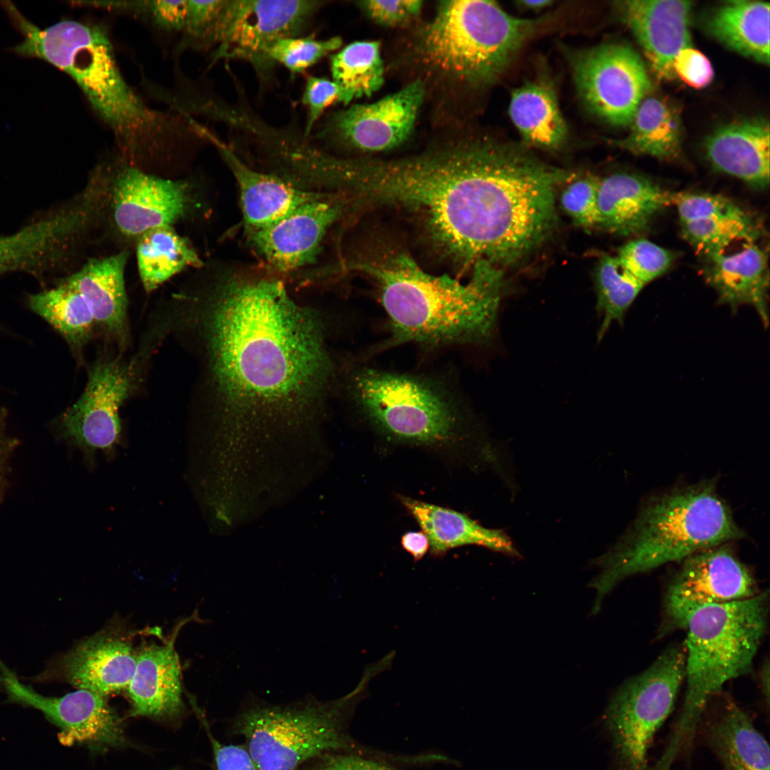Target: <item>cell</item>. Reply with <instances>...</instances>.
Wrapping results in <instances>:
<instances>
[{"instance_id":"cell-31","label":"cell","mask_w":770,"mask_h":770,"mask_svg":"<svg viewBox=\"0 0 770 770\" xmlns=\"http://www.w3.org/2000/svg\"><path fill=\"white\" fill-rule=\"evenodd\" d=\"M709 34L729 49L768 65L769 4L734 0L722 2L705 21Z\"/></svg>"},{"instance_id":"cell-27","label":"cell","mask_w":770,"mask_h":770,"mask_svg":"<svg viewBox=\"0 0 770 770\" xmlns=\"http://www.w3.org/2000/svg\"><path fill=\"white\" fill-rule=\"evenodd\" d=\"M705 279L716 292L718 302L736 310L752 307L764 327L769 325V271L767 255L756 242H742L735 251L728 250L706 258Z\"/></svg>"},{"instance_id":"cell-44","label":"cell","mask_w":770,"mask_h":770,"mask_svg":"<svg viewBox=\"0 0 770 770\" xmlns=\"http://www.w3.org/2000/svg\"><path fill=\"white\" fill-rule=\"evenodd\" d=\"M673 68L676 76L695 88L706 87L714 78V70L709 59L692 46L679 51L674 61Z\"/></svg>"},{"instance_id":"cell-4","label":"cell","mask_w":770,"mask_h":770,"mask_svg":"<svg viewBox=\"0 0 770 770\" xmlns=\"http://www.w3.org/2000/svg\"><path fill=\"white\" fill-rule=\"evenodd\" d=\"M717 482L710 478L676 486L643 503L617 543L594 562L600 573L589 584L596 593L593 615L625 579L746 536Z\"/></svg>"},{"instance_id":"cell-43","label":"cell","mask_w":770,"mask_h":770,"mask_svg":"<svg viewBox=\"0 0 770 770\" xmlns=\"http://www.w3.org/2000/svg\"><path fill=\"white\" fill-rule=\"evenodd\" d=\"M225 0L188 1L184 31L201 42L212 43Z\"/></svg>"},{"instance_id":"cell-16","label":"cell","mask_w":770,"mask_h":770,"mask_svg":"<svg viewBox=\"0 0 770 770\" xmlns=\"http://www.w3.org/2000/svg\"><path fill=\"white\" fill-rule=\"evenodd\" d=\"M0 686L10 702L38 709L59 727L64 744L106 747L125 742L120 719L101 694L78 689L61 697L43 696L23 684L1 660Z\"/></svg>"},{"instance_id":"cell-3","label":"cell","mask_w":770,"mask_h":770,"mask_svg":"<svg viewBox=\"0 0 770 770\" xmlns=\"http://www.w3.org/2000/svg\"><path fill=\"white\" fill-rule=\"evenodd\" d=\"M344 267L376 282L389 319L391 345L478 344L494 333L503 274L488 262L476 263L466 282L446 274H430L402 252L354 261Z\"/></svg>"},{"instance_id":"cell-51","label":"cell","mask_w":770,"mask_h":770,"mask_svg":"<svg viewBox=\"0 0 770 770\" xmlns=\"http://www.w3.org/2000/svg\"><path fill=\"white\" fill-rule=\"evenodd\" d=\"M551 4H553V1L550 0H523L518 1L520 7L530 10L542 9L549 6Z\"/></svg>"},{"instance_id":"cell-33","label":"cell","mask_w":770,"mask_h":770,"mask_svg":"<svg viewBox=\"0 0 770 770\" xmlns=\"http://www.w3.org/2000/svg\"><path fill=\"white\" fill-rule=\"evenodd\" d=\"M135 242L138 274L147 293L154 292L185 269L202 265L189 240L173 227L150 230Z\"/></svg>"},{"instance_id":"cell-45","label":"cell","mask_w":770,"mask_h":770,"mask_svg":"<svg viewBox=\"0 0 770 770\" xmlns=\"http://www.w3.org/2000/svg\"><path fill=\"white\" fill-rule=\"evenodd\" d=\"M123 7H134L148 11L155 23L170 30H184L188 1H150L124 2Z\"/></svg>"},{"instance_id":"cell-17","label":"cell","mask_w":770,"mask_h":770,"mask_svg":"<svg viewBox=\"0 0 770 770\" xmlns=\"http://www.w3.org/2000/svg\"><path fill=\"white\" fill-rule=\"evenodd\" d=\"M425 95L421 80L370 104L332 115L319 136L366 151L398 146L411 134Z\"/></svg>"},{"instance_id":"cell-46","label":"cell","mask_w":770,"mask_h":770,"mask_svg":"<svg viewBox=\"0 0 770 770\" xmlns=\"http://www.w3.org/2000/svg\"><path fill=\"white\" fill-rule=\"evenodd\" d=\"M217 770H260L247 749L220 743L209 734Z\"/></svg>"},{"instance_id":"cell-9","label":"cell","mask_w":770,"mask_h":770,"mask_svg":"<svg viewBox=\"0 0 770 770\" xmlns=\"http://www.w3.org/2000/svg\"><path fill=\"white\" fill-rule=\"evenodd\" d=\"M351 392L364 415L397 439L432 444L452 439L458 431L460 404L426 377L364 367L354 374Z\"/></svg>"},{"instance_id":"cell-15","label":"cell","mask_w":770,"mask_h":770,"mask_svg":"<svg viewBox=\"0 0 770 770\" xmlns=\"http://www.w3.org/2000/svg\"><path fill=\"white\" fill-rule=\"evenodd\" d=\"M760 592L749 568L730 543L691 555L668 583L664 602L666 627L684 628L692 613L700 607L739 601Z\"/></svg>"},{"instance_id":"cell-2","label":"cell","mask_w":770,"mask_h":770,"mask_svg":"<svg viewBox=\"0 0 770 770\" xmlns=\"http://www.w3.org/2000/svg\"><path fill=\"white\" fill-rule=\"evenodd\" d=\"M575 176L520 147L467 141L426 163L414 197L429 236L445 255L500 268L530 257L552 237L555 188Z\"/></svg>"},{"instance_id":"cell-24","label":"cell","mask_w":770,"mask_h":770,"mask_svg":"<svg viewBox=\"0 0 770 770\" xmlns=\"http://www.w3.org/2000/svg\"><path fill=\"white\" fill-rule=\"evenodd\" d=\"M198 130L215 145L236 180L247 232L274 223L317 195L284 178L253 169L205 128Z\"/></svg>"},{"instance_id":"cell-10","label":"cell","mask_w":770,"mask_h":770,"mask_svg":"<svg viewBox=\"0 0 770 770\" xmlns=\"http://www.w3.org/2000/svg\"><path fill=\"white\" fill-rule=\"evenodd\" d=\"M684 679V645L672 646L612 695L605 720L622 770H648L649 749Z\"/></svg>"},{"instance_id":"cell-34","label":"cell","mask_w":770,"mask_h":770,"mask_svg":"<svg viewBox=\"0 0 770 770\" xmlns=\"http://www.w3.org/2000/svg\"><path fill=\"white\" fill-rule=\"evenodd\" d=\"M31 309L66 340L76 359L97 332L93 314L81 294L62 281L57 287L29 297Z\"/></svg>"},{"instance_id":"cell-7","label":"cell","mask_w":770,"mask_h":770,"mask_svg":"<svg viewBox=\"0 0 770 770\" xmlns=\"http://www.w3.org/2000/svg\"><path fill=\"white\" fill-rule=\"evenodd\" d=\"M540 24L513 16L494 1H441L418 36L416 53L449 81L483 86L503 71Z\"/></svg>"},{"instance_id":"cell-22","label":"cell","mask_w":770,"mask_h":770,"mask_svg":"<svg viewBox=\"0 0 770 770\" xmlns=\"http://www.w3.org/2000/svg\"><path fill=\"white\" fill-rule=\"evenodd\" d=\"M126 250L89 260L63 282L78 291L88 304L96 330L124 354L130 342L125 269Z\"/></svg>"},{"instance_id":"cell-13","label":"cell","mask_w":770,"mask_h":770,"mask_svg":"<svg viewBox=\"0 0 770 770\" xmlns=\"http://www.w3.org/2000/svg\"><path fill=\"white\" fill-rule=\"evenodd\" d=\"M325 4L308 0H225L212 43L216 57L248 61L263 72L272 65L271 47L282 38L298 36Z\"/></svg>"},{"instance_id":"cell-37","label":"cell","mask_w":770,"mask_h":770,"mask_svg":"<svg viewBox=\"0 0 770 770\" xmlns=\"http://www.w3.org/2000/svg\"><path fill=\"white\" fill-rule=\"evenodd\" d=\"M596 309L601 318L598 338L613 322L622 324L626 312L645 285L619 264L615 256L603 255L594 273Z\"/></svg>"},{"instance_id":"cell-40","label":"cell","mask_w":770,"mask_h":770,"mask_svg":"<svg viewBox=\"0 0 770 770\" xmlns=\"http://www.w3.org/2000/svg\"><path fill=\"white\" fill-rule=\"evenodd\" d=\"M600 180L593 175H576L562 192L561 207L575 226L587 230L597 228Z\"/></svg>"},{"instance_id":"cell-5","label":"cell","mask_w":770,"mask_h":770,"mask_svg":"<svg viewBox=\"0 0 770 770\" xmlns=\"http://www.w3.org/2000/svg\"><path fill=\"white\" fill-rule=\"evenodd\" d=\"M5 10L24 37L14 51L23 56L43 59L68 74L125 151L134 156L162 133L160 118L126 83L102 29L71 20L40 29L12 4Z\"/></svg>"},{"instance_id":"cell-20","label":"cell","mask_w":770,"mask_h":770,"mask_svg":"<svg viewBox=\"0 0 770 770\" xmlns=\"http://www.w3.org/2000/svg\"><path fill=\"white\" fill-rule=\"evenodd\" d=\"M622 22L630 29L659 80L676 76L673 63L682 49L691 47L692 2L674 0H627L615 3Z\"/></svg>"},{"instance_id":"cell-29","label":"cell","mask_w":770,"mask_h":770,"mask_svg":"<svg viewBox=\"0 0 770 770\" xmlns=\"http://www.w3.org/2000/svg\"><path fill=\"white\" fill-rule=\"evenodd\" d=\"M401 502L427 536L434 555L466 545L483 546L513 557L520 555L503 530L485 528L463 513L416 499L402 497Z\"/></svg>"},{"instance_id":"cell-26","label":"cell","mask_w":770,"mask_h":770,"mask_svg":"<svg viewBox=\"0 0 770 770\" xmlns=\"http://www.w3.org/2000/svg\"><path fill=\"white\" fill-rule=\"evenodd\" d=\"M674 195L635 173H615L600 178L597 228L621 236L641 232L657 213L673 205Z\"/></svg>"},{"instance_id":"cell-41","label":"cell","mask_w":770,"mask_h":770,"mask_svg":"<svg viewBox=\"0 0 770 770\" xmlns=\"http://www.w3.org/2000/svg\"><path fill=\"white\" fill-rule=\"evenodd\" d=\"M336 101L341 102V90L332 80L309 76L307 78L302 102L307 107L304 134L307 135L324 110Z\"/></svg>"},{"instance_id":"cell-32","label":"cell","mask_w":770,"mask_h":770,"mask_svg":"<svg viewBox=\"0 0 770 770\" xmlns=\"http://www.w3.org/2000/svg\"><path fill=\"white\" fill-rule=\"evenodd\" d=\"M628 134L612 141L615 146L635 155L659 160H672L681 150L682 126L679 113L666 100L645 98L630 124Z\"/></svg>"},{"instance_id":"cell-47","label":"cell","mask_w":770,"mask_h":770,"mask_svg":"<svg viewBox=\"0 0 770 770\" xmlns=\"http://www.w3.org/2000/svg\"><path fill=\"white\" fill-rule=\"evenodd\" d=\"M310 770H390L374 761L351 755L327 754Z\"/></svg>"},{"instance_id":"cell-30","label":"cell","mask_w":770,"mask_h":770,"mask_svg":"<svg viewBox=\"0 0 770 770\" xmlns=\"http://www.w3.org/2000/svg\"><path fill=\"white\" fill-rule=\"evenodd\" d=\"M509 115L523 143L543 150L560 148L568 138V128L552 83L535 79L515 88Z\"/></svg>"},{"instance_id":"cell-50","label":"cell","mask_w":770,"mask_h":770,"mask_svg":"<svg viewBox=\"0 0 770 770\" xmlns=\"http://www.w3.org/2000/svg\"><path fill=\"white\" fill-rule=\"evenodd\" d=\"M769 662L765 661L759 671V685L767 707L769 704Z\"/></svg>"},{"instance_id":"cell-36","label":"cell","mask_w":770,"mask_h":770,"mask_svg":"<svg viewBox=\"0 0 770 770\" xmlns=\"http://www.w3.org/2000/svg\"><path fill=\"white\" fill-rule=\"evenodd\" d=\"M334 81L341 90V102L346 104L378 91L384 81V68L377 41H356L331 58Z\"/></svg>"},{"instance_id":"cell-8","label":"cell","mask_w":770,"mask_h":770,"mask_svg":"<svg viewBox=\"0 0 770 770\" xmlns=\"http://www.w3.org/2000/svg\"><path fill=\"white\" fill-rule=\"evenodd\" d=\"M379 673L369 664L355 689L336 701L257 706L245 712L237 730L259 769L295 770L311 759L346 747L342 716Z\"/></svg>"},{"instance_id":"cell-42","label":"cell","mask_w":770,"mask_h":770,"mask_svg":"<svg viewBox=\"0 0 770 770\" xmlns=\"http://www.w3.org/2000/svg\"><path fill=\"white\" fill-rule=\"evenodd\" d=\"M422 4L420 0H369L359 3L371 20L386 26H399L411 22L420 14Z\"/></svg>"},{"instance_id":"cell-25","label":"cell","mask_w":770,"mask_h":770,"mask_svg":"<svg viewBox=\"0 0 770 770\" xmlns=\"http://www.w3.org/2000/svg\"><path fill=\"white\" fill-rule=\"evenodd\" d=\"M185 622L164 644L145 645L136 652L134 672L126 688L133 715L173 717L182 712L181 666L175 642Z\"/></svg>"},{"instance_id":"cell-35","label":"cell","mask_w":770,"mask_h":770,"mask_svg":"<svg viewBox=\"0 0 770 770\" xmlns=\"http://www.w3.org/2000/svg\"><path fill=\"white\" fill-rule=\"evenodd\" d=\"M78 229L77 217L68 210L16 234L0 237V273L38 262Z\"/></svg>"},{"instance_id":"cell-19","label":"cell","mask_w":770,"mask_h":770,"mask_svg":"<svg viewBox=\"0 0 770 770\" xmlns=\"http://www.w3.org/2000/svg\"><path fill=\"white\" fill-rule=\"evenodd\" d=\"M136 652L123 633L103 630L53 659L33 680L63 681L105 697L127 688L134 672Z\"/></svg>"},{"instance_id":"cell-11","label":"cell","mask_w":770,"mask_h":770,"mask_svg":"<svg viewBox=\"0 0 770 770\" xmlns=\"http://www.w3.org/2000/svg\"><path fill=\"white\" fill-rule=\"evenodd\" d=\"M152 349L143 344L135 356L104 354L91 364L80 397L59 419L60 431L68 442L91 459L96 451L111 452L119 443L120 410L140 382L143 362Z\"/></svg>"},{"instance_id":"cell-23","label":"cell","mask_w":770,"mask_h":770,"mask_svg":"<svg viewBox=\"0 0 770 770\" xmlns=\"http://www.w3.org/2000/svg\"><path fill=\"white\" fill-rule=\"evenodd\" d=\"M717 696L703 712L696 732L726 770H769V744L749 714L732 699Z\"/></svg>"},{"instance_id":"cell-6","label":"cell","mask_w":770,"mask_h":770,"mask_svg":"<svg viewBox=\"0 0 770 770\" xmlns=\"http://www.w3.org/2000/svg\"><path fill=\"white\" fill-rule=\"evenodd\" d=\"M768 590L739 601L707 605L684 629L686 694L682 711L658 764L669 769L692 742L709 702L729 681L748 673L767 631Z\"/></svg>"},{"instance_id":"cell-38","label":"cell","mask_w":770,"mask_h":770,"mask_svg":"<svg viewBox=\"0 0 770 770\" xmlns=\"http://www.w3.org/2000/svg\"><path fill=\"white\" fill-rule=\"evenodd\" d=\"M342 45V39L332 37L318 40L312 37H289L277 41L268 52L270 63H279L291 73L305 71Z\"/></svg>"},{"instance_id":"cell-18","label":"cell","mask_w":770,"mask_h":770,"mask_svg":"<svg viewBox=\"0 0 770 770\" xmlns=\"http://www.w3.org/2000/svg\"><path fill=\"white\" fill-rule=\"evenodd\" d=\"M343 210L337 197L317 193L284 217L247 232L257 254L270 267L288 272L312 263Z\"/></svg>"},{"instance_id":"cell-49","label":"cell","mask_w":770,"mask_h":770,"mask_svg":"<svg viewBox=\"0 0 770 770\" xmlns=\"http://www.w3.org/2000/svg\"><path fill=\"white\" fill-rule=\"evenodd\" d=\"M403 548L410 553L415 561L421 560L429 549V541L423 531H410L401 538Z\"/></svg>"},{"instance_id":"cell-14","label":"cell","mask_w":770,"mask_h":770,"mask_svg":"<svg viewBox=\"0 0 770 770\" xmlns=\"http://www.w3.org/2000/svg\"><path fill=\"white\" fill-rule=\"evenodd\" d=\"M571 58L577 91L586 106L610 125H630L651 87L638 53L610 43L578 51Z\"/></svg>"},{"instance_id":"cell-21","label":"cell","mask_w":770,"mask_h":770,"mask_svg":"<svg viewBox=\"0 0 770 770\" xmlns=\"http://www.w3.org/2000/svg\"><path fill=\"white\" fill-rule=\"evenodd\" d=\"M674 206L684 239L705 259L735 242H756L762 234L757 220L721 195L679 192Z\"/></svg>"},{"instance_id":"cell-1","label":"cell","mask_w":770,"mask_h":770,"mask_svg":"<svg viewBox=\"0 0 770 770\" xmlns=\"http://www.w3.org/2000/svg\"><path fill=\"white\" fill-rule=\"evenodd\" d=\"M166 331L199 350L215 405L227 414L304 411L331 375L314 317L274 277L233 274L203 291L181 292L168 308Z\"/></svg>"},{"instance_id":"cell-28","label":"cell","mask_w":770,"mask_h":770,"mask_svg":"<svg viewBox=\"0 0 770 770\" xmlns=\"http://www.w3.org/2000/svg\"><path fill=\"white\" fill-rule=\"evenodd\" d=\"M705 155L717 171L756 189L769 184V123L763 118L719 127L704 143Z\"/></svg>"},{"instance_id":"cell-48","label":"cell","mask_w":770,"mask_h":770,"mask_svg":"<svg viewBox=\"0 0 770 770\" xmlns=\"http://www.w3.org/2000/svg\"><path fill=\"white\" fill-rule=\"evenodd\" d=\"M6 416L0 409V502L6 491L9 459L14 442L7 433Z\"/></svg>"},{"instance_id":"cell-12","label":"cell","mask_w":770,"mask_h":770,"mask_svg":"<svg viewBox=\"0 0 770 770\" xmlns=\"http://www.w3.org/2000/svg\"><path fill=\"white\" fill-rule=\"evenodd\" d=\"M102 215H108L114 232L134 240L143 233L170 226L188 217L193 205L188 182L168 179L130 163L100 171Z\"/></svg>"},{"instance_id":"cell-39","label":"cell","mask_w":770,"mask_h":770,"mask_svg":"<svg viewBox=\"0 0 770 770\" xmlns=\"http://www.w3.org/2000/svg\"><path fill=\"white\" fill-rule=\"evenodd\" d=\"M615 257L621 267L645 286L664 274L674 259L672 252L646 239L627 242Z\"/></svg>"}]
</instances>
